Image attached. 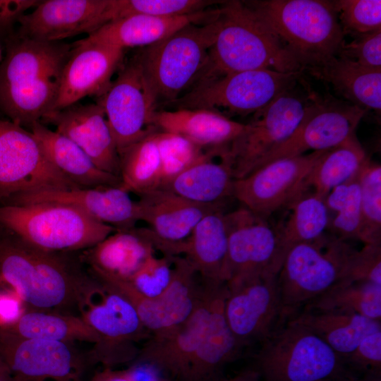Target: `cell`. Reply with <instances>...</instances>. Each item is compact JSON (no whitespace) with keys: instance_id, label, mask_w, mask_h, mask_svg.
Instances as JSON below:
<instances>
[{"instance_id":"obj_55","label":"cell","mask_w":381,"mask_h":381,"mask_svg":"<svg viewBox=\"0 0 381 381\" xmlns=\"http://www.w3.org/2000/svg\"><path fill=\"white\" fill-rule=\"evenodd\" d=\"M0 381H20L11 373L0 374Z\"/></svg>"},{"instance_id":"obj_53","label":"cell","mask_w":381,"mask_h":381,"mask_svg":"<svg viewBox=\"0 0 381 381\" xmlns=\"http://www.w3.org/2000/svg\"><path fill=\"white\" fill-rule=\"evenodd\" d=\"M225 381H264L254 370H250L241 373L233 378Z\"/></svg>"},{"instance_id":"obj_18","label":"cell","mask_w":381,"mask_h":381,"mask_svg":"<svg viewBox=\"0 0 381 381\" xmlns=\"http://www.w3.org/2000/svg\"><path fill=\"white\" fill-rule=\"evenodd\" d=\"M202 282V292L192 314L179 325L151 334L135 362L154 365L169 381H186L192 359L207 327L214 294L222 283Z\"/></svg>"},{"instance_id":"obj_11","label":"cell","mask_w":381,"mask_h":381,"mask_svg":"<svg viewBox=\"0 0 381 381\" xmlns=\"http://www.w3.org/2000/svg\"><path fill=\"white\" fill-rule=\"evenodd\" d=\"M277 272L266 271L234 278L227 282L224 315L243 348L262 343L285 322Z\"/></svg>"},{"instance_id":"obj_14","label":"cell","mask_w":381,"mask_h":381,"mask_svg":"<svg viewBox=\"0 0 381 381\" xmlns=\"http://www.w3.org/2000/svg\"><path fill=\"white\" fill-rule=\"evenodd\" d=\"M96 98L119 154L155 130L150 119L157 103L135 56L121 66L116 78Z\"/></svg>"},{"instance_id":"obj_6","label":"cell","mask_w":381,"mask_h":381,"mask_svg":"<svg viewBox=\"0 0 381 381\" xmlns=\"http://www.w3.org/2000/svg\"><path fill=\"white\" fill-rule=\"evenodd\" d=\"M261 344L254 371L264 381H332L355 376L343 357L292 320L286 321Z\"/></svg>"},{"instance_id":"obj_20","label":"cell","mask_w":381,"mask_h":381,"mask_svg":"<svg viewBox=\"0 0 381 381\" xmlns=\"http://www.w3.org/2000/svg\"><path fill=\"white\" fill-rule=\"evenodd\" d=\"M366 112L347 101L316 96L295 132L265 155L256 169L281 158L299 156L308 150H326L338 145L355 133Z\"/></svg>"},{"instance_id":"obj_1","label":"cell","mask_w":381,"mask_h":381,"mask_svg":"<svg viewBox=\"0 0 381 381\" xmlns=\"http://www.w3.org/2000/svg\"><path fill=\"white\" fill-rule=\"evenodd\" d=\"M0 63V111L30 127L53 110L73 44L25 38L15 32Z\"/></svg>"},{"instance_id":"obj_47","label":"cell","mask_w":381,"mask_h":381,"mask_svg":"<svg viewBox=\"0 0 381 381\" xmlns=\"http://www.w3.org/2000/svg\"><path fill=\"white\" fill-rule=\"evenodd\" d=\"M349 368L380 379L381 330L368 334L345 358Z\"/></svg>"},{"instance_id":"obj_9","label":"cell","mask_w":381,"mask_h":381,"mask_svg":"<svg viewBox=\"0 0 381 381\" xmlns=\"http://www.w3.org/2000/svg\"><path fill=\"white\" fill-rule=\"evenodd\" d=\"M298 82L256 112L244 131L218 156L235 180L253 171L262 159L289 139L301 123L317 95L296 87Z\"/></svg>"},{"instance_id":"obj_49","label":"cell","mask_w":381,"mask_h":381,"mask_svg":"<svg viewBox=\"0 0 381 381\" xmlns=\"http://www.w3.org/2000/svg\"><path fill=\"white\" fill-rule=\"evenodd\" d=\"M37 0H0V38L7 40L14 34V26L29 9L34 8Z\"/></svg>"},{"instance_id":"obj_35","label":"cell","mask_w":381,"mask_h":381,"mask_svg":"<svg viewBox=\"0 0 381 381\" xmlns=\"http://www.w3.org/2000/svg\"><path fill=\"white\" fill-rule=\"evenodd\" d=\"M369 159L356 133L325 152L308 176L305 190L322 198L355 176Z\"/></svg>"},{"instance_id":"obj_16","label":"cell","mask_w":381,"mask_h":381,"mask_svg":"<svg viewBox=\"0 0 381 381\" xmlns=\"http://www.w3.org/2000/svg\"><path fill=\"white\" fill-rule=\"evenodd\" d=\"M82 318L99 337L89 361L105 368L135 361L140 349L137 344L151 336L129 301L104 287L102 299L83 310Z\"/></svg>"},{"instance_id":"obj_5","label":"cell","mask_w":381,"mask_h":381,"mask_svg":"<svg viewBox=\"0 0 381 381\" xmlns=\"http://www.w3.org/2000/svg\"><path fill=\"white\" fill-rule=\"evenodd\" d=\"M219 28L220 11L214 19L189 24L135 55L157 105L176 100L195 83Z\"/></svg>"},{"instance_id":"obj_51","label":"cell","mask_w":381,"mask_h":381,"mask_svg":"<svg viewBox=\"0 0 381 381\" xmlns=\"http://www.w3.org/2000/svg\"><path fill=\"white\" fill-rule=\"evenodd\" d=\"M126 370L131 381H169L158 368L145 362H135Z\"/></svg>"},{"instance_id":"obj_21","label":"cell","mask_w":381,"mask_h":381,"mask_svg":"<svg viewBox=\"0 0 381 381\" xmlns=\"http://www.w3.org/2000/svg\"><path fill=\"white\" fill-rule=\"evenodd\" d=\"M139 197L140 221L149 225L140 230L155 250L169 258L184 254L186 239L205 215L224 210L221 207L189 201L163 189H155Z\"/></svg>"},{"instance_id":"obj_37","label":"cell","mask_w":381,"mask_h":381,"mask_svg":"<svg viewBox=\"0 0 381 381\" xmlns=\"http://www.w3.org/2000/svg\"><path fill=\"white\" fill-rule=\"evenodd\" d=\"M0 329L28 339L67 343L80 341L95 344L99 341L98 334L82 317L40 310L25 311L15 323Z\"/></svg>"},{"instance_id":"obj_3","label":"cell","mask_w":381,"mask_h":381,"mask_svg":"<svg viewBox=\"0 0 381 381\" xmlns=\"http://www.w3.org/2000/svg\"><path fill=\"white\" fill-rule=\"evenodd\" d=\"M219 8L220 28L197 82L255 69L303 71L244 1H226Z\"/></svg>"},{"instance_id":"obj_41","label":"cell","mask_w":381,"mask_h":381,"mask_svg":"<svg viewBox=\"0 0 381 381\" xmlns=\"http://www.w3.org/2000/svg\"><path fill=\"white\" fill-rule=\"evenodd\" d=\"M155 137L160 157V188L192 166L207 150L194 144L182 135L156 131Z\"/></svg>"},{"instance_id":"obj_45","label":"cell","mask_w":381,"mask_h":381,"mask_svg":"<svg viewBox=\"0 0 381 381\" xmlns=\"http://www.w3.org/2000/svg\"><path fill=\"white\" fill-rule=\"evenodd\" d=\"M361 169L351 179L348 196L335 213L334 218L330 219L328 226L331 234L345 241L348 239L359 240L361 224Z\"/></svg>"},{"instance_id":"obj_22","label":"cell","mask_w":381,"mask_h":381,"mask_svg":"<svg viewBox=\"0 0 381 381\" xmlns=\"http://www.w3.org/2000/svg\"><path fill=\"white\" fill-rule=\"evenodd\" d=\"M114 0L40 1L18 22L17 35L43 42L87 36L114 19Z\"/></svg>"},{"instance_id":"obj_39","label":"cell","mask_w":381,"mask_h":381,"mask_svg":"<svg viewBox=\"0 0 381 381\" xmlns=\"http://www.w3.org/2000/svg\"><path fill=\"white\" fill-rule=\"evenodd\" d=\"M303 310L341 311L381 320V285L340 282L305 306Z\"/></svg>"},{"instance_id":"obj_52","label":"cell","mask_w":381,"mask_h":381,"mask_svg":"<svg viewBox=\"0 0 381 381\" xmlns=\"http://www.w3.org/2000/svg\"><path fill=\"white\" fill-rule=\"evenodd\" d=\"M90 381H131L126 370L104 368L96 373Z\"/></svg>"},{"instance_id":"obj_56","label":"cell","mask_w":381,"mask_h":381,"mask_svg":"<svg viewBox=\"0 0 381 381\" xmlns=\"http://www.w3.org/2000/svg\"><path fill=\"white\" fill-rule=\"evenodd\" d=\"M11 373L9 368L0 356V374Z\"/></svg>"},{"instance_id":"obj_2","label":"cell","mask_w":381,"mask_h":381,"mask_svg":"<svg viewBox=\"0 0 381 381\" xmlns=\"http://www.w3.org/2000/svg\"><path fill=\"white\" fill-rule=\"evenodd\" d=\"M0 278L25 304L37 309H83L103 291L94 281L58 253L20 239L0 243Z\"/></svg>"},{"instance_id":"obj_48","label":"cell","mask_w":381,"mask_h":381,"mask_svg":"<svg viewBox=\"0 0 381 381\" xmlns=\"http://www.w3.org/2000/svg\"><path fill=\"white\" fill-rule=\"evenodd\" d=\"M339 55L365 68L381 70V30L355 37L351 42H345Z\"/></svg>"},{"instance_id":"obj_30","label":"cell","mask_w":381,"mask_h":381,"mask_svg":"<svg viewBox=\"0 0 381 381\" xmlns=\"http://www.w3.org/2000/svg\"><path fill=\"white\" fill-rule=\"evenodd\" d=\"M219 149L207 150L204 156L163 187L189 201L223 207L234 198V179L222 160L214 161Z\"/></svg>"},{"instance_id":"obj_28","label":"cell","mask_w":381,"mask_h":381,"mask_svg":"<svg viewBox=\"0 0 381 381\" xmlns=\"http://www.w3.org/2000/svg\"><path fill=\"white\" fill-rule=\"evenodd\" d=\"M150 123L161 131L182 135L205 150L226 147L246 128V124L204 109L156 110Z\"/></svg>"},{"instance_id":"obj_40","label":"cell","mask_w":381,"mask_h":381,"mask_svg":"<svg viewBox=\"0 0 381 381\" xmlns=\"http://www.w3.org/2000/svg\"><path fill=\"white\" fill-rule=\"evenodd\" d=\"M361 224L359 240L381 244V167L368 162L361 171Z\"/></svg>"},{"instance_id":"obj_42","label":"cell","mask_w":381,"mask_h":381,"mask_svg":"<svg viewBox=\"0 0 381 381\" xmlns=\"http://www.w3.org/2000/svg\"><path fill=\"white\" fill-rule=\"evenodd\" d=\"M206 0H114V20L132 15L156 17L187 16L205 11L214 4Z\"/></svg>"},{"instance_id":"obj_44","label":"cell","mask_w":381,"mask_h":381,"mask_svg":"<svg viewBox=\"0 0 381 381\" xmlns=\"http://www.w3.org/2000/svg\"><path fill=\"white\" fill-rule=\"evenodd\" d=\"M172 278L171 258L150 256L128 279L141 296L147 298L159 296L167 289Z\"/></svg>"},{"instance_id":"obj_26","label":"cell","mask_w":381,"mask_h":381,"mask_svg":"<svg viewBox=\"0 0 381 381\" xmlns=\"http://www.w3.org/2000/svg\"><path fill=\"white\" fill-rule=\"evenodd\" d=\"M219 8L174 17L132 15L111 20L85 39L125 50L153 44L191 23L214 19Z\"/></svg>"},{"instance_id":"obj_43","label":"cell","mask_w":381,"mask_h":381,"mask_svg":"<svg viewBox=\"0 0 381 381\" xmlns=\"http://www.w3.org/2000/svg\"><path fill=\"white\" fill-rule=\"evenodd\" d=\"M344 34L354 37L381 30L380 0L333 1Z\"/></svg>"},{"instance_id":"obj_12","label":"cell","mask_w":381,"mask_h":381,"mask_svg":"<svg viewBox=\"0 0 381 381\" xmlns=\"http://www.w3.org/2000/svg\"><path fill=\"white\" fill-rule=\"evenodd\" d=\"M76 188L47 159L24 127L0 119V196Z\"/></svg>"},{"instance_id":"obj_17","label":"cell","mask_w":381,"mask_h":381,"mask_svg":"<svg viewBox=\"0 0 381 381\" xmlns=\"http://www.w3.org/2000/svg\"><path fill=\"white\" fill-rule=\"evenodd\" d=\"M0 356L20 381H83L87 363L73 343L23 338L1 329Z\"/></svg>"},{"instance_id":"obj_34","label":"cell","mask_w":381,"mask_h":381,"mask_svg":"<svg viewBox=\"0 0 381 381\" xmlns=\"http://www.w3.org/2000/svg\"><path fill=\"white\" fill-rule=\"evenodd\" d=\"M224 210L205 215L186 241V258L204 280L222 282L227 253Z\"/></svg>"},{"instance_id":"obj_33","label":"cell","mask_w":381,"mask_h":381,"mask_svg":"<svg viewBox=\"0 0 381 381\" xmlns=\"http://www.w3.org/2000/svg\"><path fill=\"white\" fill-rule=\"evenodd\" d=\"M288 320L311 330L344 358L364 337L381 330V320L341 311L303 310Z\"/></svg>"},{"instance_id":"obj_13","label":"cell","mask_w":381,"mask_h":381,"mask_svg":"<svg viewBox=\"0 0 381 381\" xmlns=\"http://www.w3.org/2000/svg\"><path fill=\"white\" fill-rule=\"evenodd\" d=\"M171 260V281L162 294L154 298L141 296L126 280L95 276L104 288L128 300L146 329L151 334H157L185 321L195 310L202 289L199 274L186 258L176 256Z\"/></svg>"},{"instance_id":"obj_54","label":"cell","mask_w":381,"mask_h":381,"mask_svg":"<svg viewBox=\"0 0 381 381\" xmlns=\"http://www.w3.org/2000/svg\"><path fill=\"white\" fill-rule=\"evenodd\" d=\"M332 381H380V379H377L371 377H364L362 378H358L356 376L343 377Z\"/></svg>"},{"instance_id":"obj_38","label":"cell","mask_w":381,"mask_h":381,"mask_svg":"<svg viewBox=\"0 0 381 381\" xmlns=\"http://www.w3.org/2000/svg\"><path fill=\"white\" fill-rule=\"evenodd\" d=\"M156 130L119 153L122 187L138 196L157 189L160 178V157Z\"/></svg>"},{"instance_id":"obj_24","label":"cell","mask_w":381,"mask_h":381,"mask_svg":"<svg viewBox=\"0 0 381 381\" xmlns=\"http://www.w3.org/2000/svg\"><path fill=\"white\" fill-rule=\"evenodd\" d=\"M42 120L80 147L99 169L120 177L119 154L99 104L78 102L51 112Z\"/></svg>"},{"instance_id":"obj_8","label":"cell","mask_w":381,"mask_h":381,"mask_svg":"<svg viewBox=\"0 0 381 381\" xmlns=\"http://www.w3.org/2000/svg\"><path fill=\"white\" fill-rule=\"evenodd\" d=\"M355 250L345 241L326 233L292 247L278 274L284 321L344 280Z\"/></svg>"},{"instance_id":"obj_4","label":"cell","mask_w":381,"mask_h":381,"mask_svg":"<svg viewBox=\"0 0 381 381\" xmlns=\"http://www.w3.org/2000/svg\"><path fill=\"white\" fill-rule=\"evenodd\" d=\"M244 3L303 71L338 56L345 43L333 1L264 0Z\"/></svg>"},{"instance_id":"obj_57","label":"cell","mask_w":381,"mask_h":381,"mask_svg":"<svg viewBox=\"0 0 381 381\" xmlns=\"http://www.w3.org/2000/svg\"><path fill=\"white\" fill-rule=\"evenodd\" d=\"M1 60H2L1 59V47H0V63H1Z\"/></svg>"},{"instance_id":"obj_46","label":"cell","mask_w":381,"mask_h":381,"mask_svg":"<svg viewBox=\"0 0 381 381\" xmlns=\"http://www.w3.org/2000/svg\"><path fill=\"white\" fill-rule=\"evenodd\" d=\"M341 282H367L381 285V244H365L351 258Z\"/></svg>"},{"instance_id":"obj_25","label":"cell","mask_w":381,"mask_h":381,"mask_svg":"<svg viewBox=\"0 0 381 381\" xmlns=\"http://www.w3.org/2000/svg\"><path fill=\"white\" fill-rule=\"evenodd\" d=\"M30 203L71 205L116 230L133 228L140 221L137 201L122 186L46 190L15 196L14 204Z\"/></svg>"},{"instance_id":"obj_19","label":"cell","mask_w":381,"mask_h":381,"mask_svg":"<svg viewBox=\"0 0 381 381\" xmlns=\"http://www.w3.org/2000/svg\"><path fill=\"white\" fill-rule=\"evenodd\" d=\"M227 253L222 279L272 271L282 265L276 230L245 207L225 212Z\"/></svg>"},{"instance_id":"obj_10","label":"cell","mask_w":381,"mask_h":381,"mask_svg":"<svg viewBox=\"0 0 381 381\" xmlns=\"http://www.w3.org/2000/svg\"><path fill=\"white\" fill-rule=\"evenodd\" d=\"M303 71L255 69L195 83L172 104L176 109H204L230 114H255L296 84Z\"/></svg>"},{"instance_id":"obj_7","label":"cell","mask_w":381,"mask_h":381,"mask_svg":"<svg viewBox=\"0 0 381 381\" xmlns=\"http://www.w3.org/2000/svg\"><path fill=\"white\" fill-rule=\"evenodd\" d=\"M0 224L21 241L55 253L88 249L116 231L74 207L57 203L1 206Z\"/></svg>"},{"instance_id":"obj_23","label":"cell","mask_w":381,"mask_h":381,"mask_svg":"<svg viewBox=\"0 0 381 381\" xmlns=\"http://www.w3.org/2000/svg\"><path fill=\"white\" fill-rule=\"evenodd\" d=\"M124 50L82 39L73 44L63 68L59 90L52 112L102 95L121 68Z\"/></svg>"},{"instance_id":"obj_50","label":"cell","mask_w":381,"mask_h":381,"mask_svg":"<svg viewBox=\"0 0 381 381\" xmlns=\"http://www.w3.org/2000/svg\"><path fill=\"white\" fill-rule=\"evenodd\" d=\"M24 305L15 291H0V327L15 323L25 312Z\"/></svg>"},{"instance_id":"obj_29","label":"cell","mask_w":381,"mask_h":381,"mask_svg":"<svg viewBox=\"0 0 381 381\" xmlns=\"http://www.w3.org/2000/svg\"><path fill=\"white\" fill-rule=\"evenodd\" d=\"M31 133L49 162L78 188L122 186L121 178L99 169L75 143L36 122Z\"/></svg>"},{"instance_id":"obj_32","label":"cell","mask_w":381,"mask_h":381,"mask_svg":"<svg viewBox=\"0 0 381 381\" xmlns=\"http://www.w3.org/2000/svg\"><path fill=\"white\" fill-rule=\"evenodd\" d=\"M306 71L330 85L347 102L366 111H380L381 70L365 68L338 55Z\"/></svg>"},{"instance_id":"obj_15","label":"cell","mask_w":381,"mask_h":381,"mask_svg":"<svg viewBox=\"0 0 381 381\" xmlns=\"http://www.w3.org/2000/svg\"><path fill=\"white\" fill-rule=\"evenodd\" d=\"M326 150L281 158L264 164L245 177L234 180V198L267 220L306 191V180Z\"/></svg>"},{"instance_id":"obj_36","label":"cell","mask_w":381,"mask_h":381,"mask_svg":"<svg viewBox=\"0 0 381 381\" xmlns=\"http://www.w3.org/2000/svg\"><path fill=\"white\" fill-rule=\"evenodd\" d=\"M286 207L290 211L288 218L276 230L282 262L294 246L313 241L324 235L330 221L324 199L308 190L298 195Z\"/></svg>"},{"instance_id":"obj_31","label":"cell","mask_w":381,"mask_h":381,"mask_svg":"<svg viewBox=\"0 0 381 381\" xmlns=\"http://www.w3.org/2000/svg\"><path fill=\"white\" fill-rule=\"evenodd\" d=\"M140 228L116 230L87 249L85 259L94 274L128 280L155 254Z\"/></svg>"},{"instance_id":"obj_27","label":"cell","mask_w":381,"mask_h":381,"mask_svg":"<svg viewBox=\"0 0 381 381\" xmlns=\"http://www.w3.org/2000/svg\"><path fill=\"white\" fill-rule=\"evenodd\" d=\"M227 286L221 283L214 294L207 327L190 363L186 381H225L224 367L239 355L242 347L224 315Z\"/></svg>"}]
</instances>
